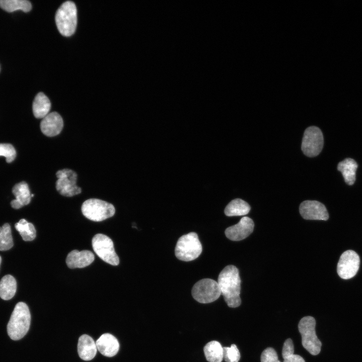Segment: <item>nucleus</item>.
Masks as SVG:
<instances>
[{
    "instance_id": "f257e3e1",
    "label": "nucleus",
    "mask_w": 362,
    "mask_h": 362,
    "mask_svg": "<svg viewBox=\"0 0 362 362\" xmlns=\"http://www.w3.org/2000/svg\"><path fill=\"white\" fill-rule=\"evenodd\" d=\"M217 283L227 305L231 308L240 306L241 280L238 268L233 265L225 266L220 272Z\"/></svg>"
},
{
    "instance_id": "f03ea898",
    "label": "nucleus",
    "mask_w": 362,
    "mask_h": 362,
    "mask_svg": "<svg viewBox=\"0 0 362 362\" xmlns=\"http://www.w3.org/2000/svg\"><path fill=\"white\" fill-rule=\"evenodd\" d=\"M31 314L26 304L20 302L15 307L7 325V332L14 340L23 338L28 331Z\"/></svg>"
},
{
    "instance_id": "7ed1b4c3",
    "label": "nucleus",
    "mask_w": 362,
    "mask_h": 362,
    "mask_svg": "<svg viewBox=\"0 0 362 362\" xmlns=\"http://www.w3.org/2000/svg\"><path fill=\"white\" fill-rule=\"evenodd\" d=\"M55 22L59 32L64 36H70L75 32L77 24V10L74 3L66 1L57 10Z\"/></svg>"
},
{
    "instance_id": "20e7f679",
    "label": "nucleus",
    "mask_w": 362,
    "mask_h": 362,
    "mask_svg": "<svg viewBox=\"0 0 362 362\" xmlns=\"http://www.w3.org/2000/svg\"><path fill=\"white\" fill-rule=\"evenodd\" d=\"M202 246L197 234L190 232L184 235L178 239L175 248V255L179 260L192 261L201 254Z\"/></svg>"
},
{
    "instance_id": "39448f33",
    "label": "nucleus",
    "mask_w": 362,
    "mask_h": 362,
    "mask_svg": "<svg viewBox=\"0 0 362 362\" xmlns=\"http://www.w3.org/2000/svg\"><path fill=\"white\" fill-rule=\"evenodd\" d=\"M316 321L312 316L302 318L299 324L298 329L302 337L303 346L312 355L319 353L322 345L315 332Z\"/></svg>"
},
{
    "instance_id": "423d86ee",
    "label": "nucleus",
    "mask_w": 362,
    "mask_h": 362,
    "mask_svg": "<svg viewBox=\"0 0 362 362\" xmlns=\"http://www.w3.org/2000/svg\"><path fill=\"white\" fill-rule=\"evenodd\" d=\"M83 215L90 220L100 222L112 217L115 212L114 206L98 199H89L81 206Z\"/></svg>"
},
{
    "instance_id": "0eeeda50",
    "label": "nucleus",
    "mask_w": 362,
    "mask_h": 362,
    "mask_svg": "<svg viewBox=\"0 0 362 362\" xmlns=\"http://www.w3.org/2000/svg\"><path fill=\"white\" fill-rule=\"evenodd\" d=\"M192 294L197 302L206 304L217 300L221 293L217 282L211 279H203L194 285Z\"/></svg>"
},
{
    "instance_id": "6e6552de",
    "label": "nucleus",
    "mask_w": 362,
    "mask_h": 362,
    "mask_svg": "<svg viewBox=\"0 0 362 362\" xmlns=\"http://www.w3.org/2000/svg\"><path fill=\"white\" fill-rule=\"evenodd\" d=\"M92 247L97 255L105 262L117 265L119 258L115 251L112 239L103 234H97L92 239Z\"/></svg>"
},
{
    "instance_id": "1a4fd4ad",
    "label": "nucleus",
    "mask_w": 362,
    "mask_h": 362,
    "mask_svg": "<svg viewBox=\"0 0 362 362\" xmlns=\"http://www.w3.org/2000/svg\"><path fill=\"white\" fill-rule=\"evenodd\" d=\"M323 144V134L318 127L310 126L306 129L301 145L305 155L310 157L316 156L321 151Z\"/></svg>"
},
{
    "instance_id": "9d476101",
    "label": "nucleus",
    "mask_w": 362,
    "mask_h": 362,
    "mask_svg": "<svg viewBox=\"0 0 362 362\" xmlns=\"http://www.w3.org/2000/svg\"><path fill=\"white\" fill-rule=\"evenodd\" d=\"M58 178L56 182V189L62 196L72 197L80 194V188L76 185L77 174L68 168L58 170L56 173Z\"/></svg>"
},
{
    "instance_id": "9b49d317",
    "label": "nucleus",
    "mask_w": 362,
    "mask_h": 362,
    "mask_svg": "<svg viewBox=\"0 0 362 362\" xmlns=\"http://www.w3.org/2000/svg\"><path fill=\"white\" fill-rule=\"evenodd\" d=\"M360 263V259L356 252L348 250L342 253L337 266L339 276L345 280L353 277L357 273Z\"/></svg>"
},
{
    "instance_id": "f8f14e48",
    "label": "nucleus",
    "mask_w": 362,
    "mask_h": 362,
    "mask_svg": "<svg viewBox=\"0 0 362 362\" xmlns=\"http://www.w3.org/2000/svg\"><path fill=\"white\" fill-rule=\"evenodd\" d=\"M299 211L302 217L306 220L326 221L329 218L325 206L317 201L307 200L303 202L300 205Z\"/></svg>"
},
{
    "instance_id": "ddd939ff",
    "label": "nucleus",
    "mask_w": 362,
    "mask_h": 362,
    "mask_svg": "<svg viewBox=\"0 0 362 362\" xmlns=\"http://www.w3.org/2000/svg\"><path fill=\"white\" fill-rule=\"evenodd\" d=\"M253 220L248 217H242L236 224L226 228L225 231L226 236L232 241H240L246 238L253 231Z\"/></svg>"
},
{
    "instance_id": "4468645a",
    "label": "nucleus",
    "mask_w": 362,
    "mask_h": 362,
    "mask_svg": "<svg viewBox=\"0 0 362 362\" xmlns=\"http://www.w3.org/2000/svg\"><path fill=\"white\" fill-rule=\"evenodd\" d=\"M63 127V119L56 112L49 113L43 118L40 123L42 132L48 137H53L58 135L62 131Z\"/></svg>"
},
{
    "instance_id": "2eb2a0df",
    "label": "nucleus",
    "mask_w": 362,
    "mask_h": 362,
    "mask_svg": "<svg viewBox=\"0 0 362 362\" xmlns=\"http://www.w3.org/2000/svg\"><path fill=\"white\" fill-rule=\"evenodd\" d=\"M94 259V255L90 251L73 250L68 254L66 263L70 268H83L90 264Z\"/></svg>"
},
{
    "instance_id": "dca6fc26",
    "label": "nucleus",
    "mask_w": 362,
    "mask_h": 362,
    "mask_svg": "<svg viewBox=\"0 0 362 362\" xmlns=\"http://www.w3.org/2000/svg\"><path fill=\"white\" fill-rule=\"evenodd\" d=\"M98 350L103 355L112 357L119 349V343L117 338L110 333L102 335L96 342Z\"/></svg>"
},
{
    "instance_id": "f3484780",
    "label": "nucleus",
    "mask_w": 362,
    "mask_h": 362,
    "mask_svg": "<svg viewBox=\"0 0 362 362\" xmlns=\"http://www.w3.org/2000/svg\"><path fill=\"white\" fill-rule=\"evenodd\" d=\"M16 199L11 202V205L14 209H19L29 204L31 201V195L28 184L22 182L16 184L12 190Z\"/></svg>"
},
{
    "instance_id": "a211bd4d",
    "label": "nucleus",
    "mask_w": 362,
    "mask_h": 362,
    "mask_svg": "<svg viewBox=\"0 0 362 362\" xmlns=\"http://www.w3.org/2000/svg\"><path fill=\"white\" fill-rule=\"evenodd\" d=\"M77 350L79 357L88 361L95 356L98 349L94 339L89 335L83 334L79 338Z\"/></svg>"
},
{
    "instance_id": "6ab92c4d",
    "label": "nucleus",
    "mask_w": 362,
    "mask_h": 362,
    "mask_svg": "<svg viewBox=\"0 0 362 362\" xmlns=\"http://www.w3.org/2000/svg\"><path fill=\"white\" fill-rule=\"evenodd\" d=\"M357 167L358 165L354 159L346 158L338 163L337 169L342 173L345 182L348 185H352L355 181Z\"/></svg>"
},
{
    "instance_id": "aec40b11",
    "label": "nucleus",
    "mask_w": 362,
    "mask_h": 362,
    "mask_svg": "<svg viewBox=\"0 0 362 362\" xmlns=\"http://www.w3.org/2000/svg\"><path fill=\"white\" fill-rule=\"evenodd\" d=\"M51 103L48 97L43 93H39L33 103V112L35 118H44L49 113Z\"/></svg>"
},
{
    "instance_id": "412c9836",
    "label": "nucleus",
    "mask_w": 362,
    "mask_h": 362,
    "mask_svg": "<svg viewBox=\"0 0 362 362\" xmlns=\"http://www.w3.org/2000/svg\"><path fill=\"white\" fill-rule=\"evenodd\" d=\"M17 282L10 275L3 277L0 281V297L5 300L12 299L16 292Z\"/></svg>"
},
{
    "instance_id": "4be33fe9",
    "label": "nucleus",
    "mask_w": 362,
    "mask_h": 362,
    "mask_svg": "<svg viewBox=\"0 0 362 362\" xmlns=\"http://www.w3.org/2000/svg\"><path fill=\"white\" fill-rule=\"evenodd\" d=\"M250 207L245 201L240 199L231 201L226 207L224 213L227 216H243L247 214Z\"/></svg>"
},
{
    "instance_id": "5701e85b",
    "label": "nucleus",
    "mask_w": 362,
    "mask_h": 362,
    "mask_svg": "<svg viewBox=\"0 0 362 362\" xmlns=\"http://www.w3.org/2000/svg\"><path fill=\"white\" fill-rule=\"evenodd\" d=\"M206 358L209 362H222L223 359V349L217 341H211L204 347Z\"/></svg>"
},
{
    "instance_id": "b1692460",
    "label": "nucleus",
    "mask_w": 362,
    "mask_h": 362,
    "mask_svg": "<svg viewBox=\"0 0 362 362\" xmlns=\"http://www.w3.org/2000/svg\"><path fill=\"white\" fill-rule=\"evenodd\" d=\"M0 7L8 12L19 10L28 12L31 10L32 5L27 0H0Z\"/></svg>"
},
{
    "instance_id": "393cba45",
    "label": "nucleus",
    "mask_w": 362,
    "mask_h": 362,
    "mask_svg": "<svg viewBox=\"0 0 362 362\" xmlns=\"http://www.w3.org/2000/svg\"><path fill=\"white\" fill-rule=\"evenodd\" d=\"M15 227L24 241H32L35 238L36 231L34 226L25 219H21L15 224Z\"/></svg>"
},
{
    "instance_id": "a878e982",
    "label": "nucleus",
    "mask_w": 362,
    "mask_h": 362,
    "mask_svg": "<svg viewBox=\"0 0 362 362\" xmlns=\"http://www.w3.org/2000/svg\"><path fill=\"white\" fill-rule=\"evenodd\" d=\"M294 346L291 339L288 338L284 342L282 349L283 362H305L299 355L295 354Z\"/></svg>"
},
{
    "instance_id": "bb28decb",
    "label": "nucleus",
    "mask_w": 362,
    "mask_h": 362,
    "mask_svg": "<svg viewBox=\"0 0 362 362\" xmlns=\"http://www.w3.org/2000/svg\"><path fill=\"white\" fill-rule=\"evenodd\" d=\"M13 246L11 226L9 223L0 227V250L6 251Z\"/></svg>"
},
{
    "instance_id": "cd10ccee",
    "label": "nucleus",
    "mask_w": 362,
    "mask_h": 362,
    "mask_svg": "<svg viewBox=\"0 0 362 362\" xmlns=\"http://www.w3.org/2000/svg\"><path fill=\"white\" fill-rule=\"evenodd\" d=\"M223 359L226 362H238L240 354L236 345L233 344L229 347H224Z\"/></svg>"
},
{
    "instance_id": "c85d7f7f",
    "label": "nucleus",
    "mask_w": 362,
    "mask_h": 362,
    "mask_svg": "<svg viewBox=\"0 0 362 362\" xmlns=\"http://www.w3.org/2000/svg\"><path fill=\"white\" fill-rule=\"evenodd\" d=\"M0 156L6 157L8 163L12 162L16 156V151L14 146L8 143H0Z\"/></svg>"
},
{
    "instance_id": "c756f323",
    "label": "nucleus",
    "mask_w": 362,
    "mask_h": 362,
    "mask_svg": "<svg viewBox=\"0 0 362 362\" xmlns=\"http://www.w3.org/2000/svg\"><path fill=\"white\" fill-rule=\"evenodd\" d=\"M260 360L261 362H281L276 351L272 347H267L262 351Z\"/></svg>"
},
{
    "instance_id": "7c9ffc66",
    "label": "nucleus",
    "mask_w": 362,
    "mask_h": 362,
    "mask_svg": "<svg viewBox=\"0 0 362 362\" xmlns=\"http://www.w3.org/2000/svg\"><path fill=\"white\" fill-rule=\"evenodd\" d=\"M1 261H2V258H1V256H0V264H1Z\"/></svg>"
},
{
    "instance_id": "2f4dec72",
    "label": "nucleus",
    "mask_w": 362,
    "mask_h": 362,
    "mask_svg": "<svg viewBox=\"0 0 362 362\" xmlns=\"http://www.w3.org/2000/svg\"><path fill=\"white\" fill-rule=\"evenodd\" d=\"M34 196V194H31V197H33Z\"/></svg>"
},
{
    "instance_id": "473e14b6",
    "label": "nucleus",
    "mask_w": 362,
    "mask_h": 362,
    "mask_svg": "<svg viewBox=\"0 0 362 362\" xmlns=\"http://www.w3.org/2000/svg\"></svg>"
}]
</instances>
